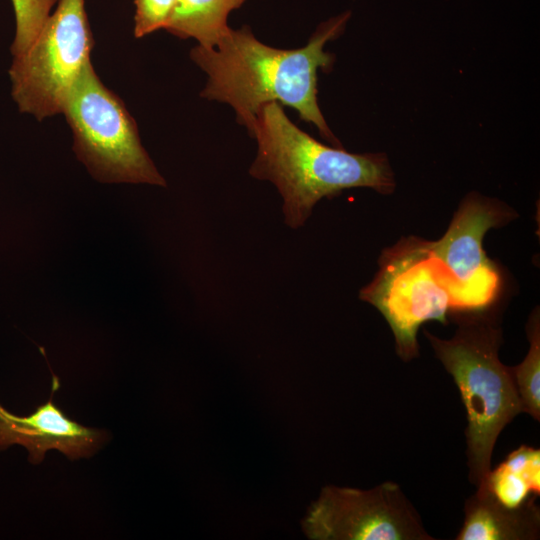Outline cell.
I'll list each match as a JSON object with an SVG mask.
<instances>
[{
  "mask_svg": "<svg viewBox=\"0 0 540 540\" xmlns=\"http://www.w3.org/2000/svg\"><path fill=\"white\" fill-rule=\"evenodd\" d=\"M59 381L53 378L49 400L27 416L10 413L0 404V450L21 445L29 461L39 464L48 450L56 449L70 460L92 456L106 441L107 433L69 419L53 402Z\"/></svg>",
  "mask_w": 540,
  "mask_h": 540,
  "instance_id": "9c48e42d",
  "label": "cell"
},
{
  "mask_svg": "<svg viewBox=\"0 0 540 540\" xmlns=\"http://www.w3.org/2000/svg\"><path fill=\"white\" fill-rule=\"evenodd\" d=\"M349 17L350 12H345L322 22L298 49L268 46L248 26L230 28L213 48L197 45L190 57L208 75L201 97L229 104L247 130L263 105L289 106L314 124L326 140L341 147L317 103V72L333 63V55L324 51V45L343 32Z\"/></svg>",
  "mask_w": 540,
  "mask_h": 540,
  "instance_id": "6da1fadb",
  "label": "cell"
},
{
  "mask_svg": "<svg viewBox=\"0 0 540 540\" xmlns=\"http://www.w3.org/2000/svg\"><path fill=\"white\" fill-rule=\"evenodd\" d=\"M135 4L134 35L141 38L165 29L177 0H133Z\"/></svg>",
  "mask_w": 540,
  "mask_h": 540,
  "instance_id": "9a60e30c",
  "label": "cell"
},
{
  "mask_svg": "<svg viewBox=\"0 0 540 540\" xmlns=\"http://www.w3.org/2000/svg\"><path fill=\"white\" fill-rule=\"evenodd\" d=\"M94 39L84 0H59L30 47L13 56L11 94L19 110L42 120L62 113L81 73L91 63Z\"/></svg>",
  "mask_w": 540,
  "mask_h": 540,
  "instance_id": "8992f818",
  "label": "cell"
},
{
  "mask_svg": "<svg viewBox=\"0 0 540 540\" xmlns=\"http://www.w3.org/2000/svg\"><path fill=\"white\" fill-rule=\"evenodd\" d=\"M478 489L510 509L535 501L540 494V450L523 445L512 451Z\"/></svg>",
  "mask_w": 540,
  "mask_h": 540,
  "instance_id": "8fae6325",
  "label": "cell"
},
{
  "mask_svg": "<svg viewBox=\"0 0 540 540\" xmlns=\"http://www.w3.org/2000/svg\"><path fill=\"white\" fill-rule=\"evenodd\" d=\"M374 279L359 297L387 320L398 355L409 361L418 355L417 331L427 321L447 323L457 310L446 274L431 254L429 241L410 237L386 249Z\"/></svg>",
  "mask_w": 540,
  "mask_h": 540,
  "instance_id": "5b68a950",
  "label": "cell"
},
{
  "mask_svg": "<svg viewBox=\"0 0 540 540\" xmlns=\"http://www.w3.org/2000/svg\"><path fill=\"white\" fill-rule=\"evenodd\" d=\"M530 342L525 359L511 367L515 385L520 397L523 412L535 420L540 419V327L539 312L533 311L527 324Z\"/></svg>",
  "mask_w": 540,
  "mask_h": 540,
  "instance_id": "4fadbf2b",
  "label": "cell"
},
{
  "mask_svg": "<svg viewBox=\"0 0 540 540\" xmlns=\"http://www.w3.org/2000/svg\"><path fill=\"white\" fill-rule=\"evenodd\" d=\"M62 113L73 132L74 151L95 179L166 186L141 144L133 117L91 63L73 86Z\"/></svg>",
  "mask_w": 540,
  "mask_h": 540,
  "instance_id": "277c9868",
  "label": "cell"
},
{
  "mask_svg": "<svg viewBox=\"0 0 540 540\" xmlns=\"http://www.w3.org/2000/svg\"><path fill=\"white\" fill-rule=\"evenodd\" d=\"M313 540H431L416 509L394 482L369 490L327 486L302 521Z\"/></svg>",
  "mask_w": 540,
  "mask_h": 540,
  "instance_id": "52a82bcc",
  "label": "cell"
},
{
  "mask_svg": "<svg viewBox=\"0 0 540 540\" xmlns=\"http://www.w3.org/2000/svg\"><path fill=\"white\" fill-rule=\"evenodd\" d=\"M516 213L504 203L476 193L468 195L441 239L429 242L431 254L447 276L460 311L486 308L494 301L499 275L482 247L485 233L510 221Z\"/></svg>",
  "mask_w": 540,
  "mask_h": 540,
  "instance_id": "ba28073f",
  "label": "cell"
},
{
  "mask_svg": "<svg viewBox=\"0 0 540 540\" xmlns=\"http://www.w3.org/2000/svg\"><path fill=\"white\" fill-rule=\"evenodd\" d=\"M15 13L16 32L11 53L17 56L25 52L39 34L59 0H11Z\"/></svg>",
  "mask_w": 540,
  "mask_h": 540,
  "instance_id": "5bb4252c",
  "label": "cell"
},
{
  "mask_svg": "<svg viewBox=\"0 0 540 540\" xmlns=\"http://www.w3.org/2000/svg\"><path fill=\"white\" fill-rule=\"evenodd\" d=\"M246 0H177L165 28L182 38H194L199 46L213 48L228 33L229 14Z\"/></svg>",
  "mask_w": 540,
  "mask_h": 540,
  "instance_id": "7c38bea8",
  "label": "cell"
},
{
  "mask_svg": "<svg viewBox=\"0 0 540 540\" xmlns=\"http://www.w3.org/2000/svg\"><path fill=\"white\" fill-rule=\"evenodd\" d=\"M464 522L457 540H530L539 538L540 512L535 501L510 509L485 490L466 500Z\"/></svg>",
  "mask_w": 540,
  "mask_h": 540,
  "instance_id": "30bf717a",
  "label": "cell"
},
{
  "mask_svg": "<svg viewBox=\"0 0 540 540\" xmlns=\"http://www.w3.org/2000/svg\"><path fill=\"white\" fill-rule=\"evenodd\" d=\"M248 132L258 146L249 173L276 186L284 221L292 229L305 224L318 201L344 189L368 187L390 194L395 188L384 154H353L324 145L297 127L279 103L263 105Z\"/></svg>",
  "mask_w": 540,
  "mask_h": 540,
  "instance_id": "7a4b0ae2",
  "label": "cell"
},
{
  "mask_svg": "<svg viewBox=\"0 0 540 540\" xmlns=\"http://www.w3.org/2000/svg\"><path fill=\"white\" fill-rule=\"evenodd\" d=\"M424 332L437 358L453 377L466 408L470 481L478 487L491 470L499 434L523 412L511 367L499 359L502 331L477 317L463 320L448 340Z\"/></svg>",
  "mask_w": 540,
  "mask_h": 540,
  "instance_id": "3957f363",
  "label": "cell"
}]
</instances>
